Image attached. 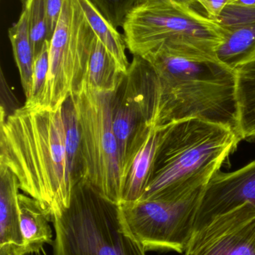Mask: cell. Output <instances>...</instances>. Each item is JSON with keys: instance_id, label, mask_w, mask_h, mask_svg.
<instances>
[{"instance_id": "obj_19", "label": "cell", "mask_w": 255, "mask_h": 255, "mask_svg": "<svg viewBox=\"0 0 255 255\" xmlns=\"http://www.w3.org/2000/svg\"><path fill=\"white\" fill-rule=\"evenodd\" d=\"M224 29V40L216 50V56L235 70L255 53V22Z\"/></svg>"}, {"instance_id": "obj_7", "label": "cell", "mask_w": 255, "mask_h": 255, "mask_svg": "<svg viewBox=\"0 0 255 255\" xmlns=\"http://www.w3.org/2000/svg\"><path fill=\"white\" fill-rule=\"evenodd\" d=\"M159 104L157 74L145 58L133 55L128 72L115 92L112 112L124 181L135 155L155 127Z\"/></svg>"}, {"instance_id": "obj_16", "label": "cell", "mask_w": 255, "mask_h": 255, "mask_svg": "<svg viewBox=\"0 0 255 255\" xmlns=\"http://www.w3.org/2000/svg\"><path fill=\"white\" fill-rule=\"evenodd\" d=\"M8 37L15 63L19 70L25 100H28L32 90L33 70L35 58L30 34L28 10L23 2L19 19L9 28Z\"/></svg>"}, {"instance_id": "obj_10", "label": "cell", "mask_w": 255, "mask_h": 255, "mask_svg": "<svg viewBox=\"0 0 255 255\" xmlns=\"http://www.w3.org/2000/svg\"><path fill=\"white\" fill-rule=\"evenodd\" d=\"M186 255H255V205L246 201L193 234Z\"/></svg>"}, {"instance_id": "obj_2", "label": "cell", "mask_w": 255, "mask_h": 255, "mask_svg": "<svg viewBox=\"0 0 255 255\" xmlns=\"http://www.w3.org/2000/svg\"><path fill=\"white\" fill-rule=\"evenodd\" d=\"M160 84L155 127L184 120H203L238 133L235 70L217 57L159 47L142 57Z\"/></svg>"}, {"instance_id": "obj_4", "label": "cell", "mask_w": 255, "mask_h": 255, "mask_svg": "<svg viewBox=\"0 0 255 255\" xmlns=\"http://www.w3.org/2000/svg\"><path fill=\"white\" fill-rule=\"evenodd\" d=\"M52 222L53 255H146L123 220L119 205L85 179L73 185L70 206Z\"/></svg>"}, {"instance_id": "obj_27", "label": "cell", "mask_w": 255, "mask_h": 255, "mask_svg": "<svg viewBox=\"0 0 255 255\" xmlns=\"http://www.w3.org/2000/svg\"><path fill=\"white\" fill-rule=\"evenodd\" d=\"M28 254L22 245L6 244L0 246V255H25Z\"/></svg>"}, {"instance_id": "obj_3", "label": "cell", "mask_w": 255, "mask_h": 255, "mask_svg": "<svg viewBox=\"0 0 255 255\" xmlns=\"http://www.w3.org/2000/svg\"><path fill=\"white\" fill-rule=\"evenodd\" d=\"M241 140L231 128L196 118L159 128L151 177L139 201L176 202L201 191Z\"/></svg>"}, {"instance_id": "obj_21", "label": "cell", "mask_w": 255, "mask_h": 255, "mask_svg": "<svg viewBox=\"0 0 255 255\" xmlns=\"http://www.w3.org/2000/svg\"><path fill=\"white\" fill-rule=\"evenodd\" d=\"M29 20L30 34L34 58L38 56L46 42H49L46 30V0H25Z\"/></svg>"}, {"instance_id": "obj_18", "label": "cell", "mask_w": 255, "mask_h": 255, "mask_svg": "<svg viewBox=\"0 0 255 255\" xmlns=\"http://www.w3.org/2000/svg\"><path fill=\"white\" fill-rule=\"evenodd\" d=\"M96 37L104 45L123 74L128 72L130 63L126 54L127 49L124 35L120 34L90 0H78Z\"/></svg>"}, {"instance_id": "obj_20", "label": "cell", "mask_w": 255, "mask_h": 255, "mask_svg": "<svg viewBox=\"0 0 255 255\" xmlns=\"http://www.w3.org/2000/svg\"><path fill=\"white\" fill-rule=\"evenodd\" d=\"M61 115L64 125V145L67 163L72 182L74 185L79 180L83 179V165L80 128L71 96L61 106Z\"/></svg>"}, {"instance_id": "obj_13", "label": "cell", "mask_w": 255, "mask_h": 255, "mask_svg": "<svg viewBox=\"0 0 255 255\" xmlns=\"http://www.w3.org/2000/svg\"><path fill=\"white\" fill-rule=\"evenodd\" d=\"M19 224L23 246L27 253H37L46 244H53L49 220L35 199L19 193L18 197Z\"/></svg>"}, {"instance_id": "obj_22", "label": "cell", "mask_w": 255, "mask_h": 255, "mask_svg": "<svg viewBox=\"0 0 255 255\" xmlns=\"http://www.w3.org/2000/svg\"><path fill=\"white\" fill-rule=\"evenodd\" d=\"M49 68V42H46L38 56L34 59L33 85L31 96L25 106L41 107Z\"/></svg>"}, {"instance_id": "obj_15", "label": "cell", "mask_w": 255, "mask_h": 255, "mask_svg": "<svg viewBox=\"0 0 255 255\" xmlns=\"http://www.w3.org/2000/svg\"><path fill=\"white\" fill-rule=\"evenodd\" d=\"M158 136L159 128L153 127L135 155L124 178L121 204L133 203L142 198L151 177Z\"/></svg>"}, {"instance_id": "obj_14", "label": "cell", "mask_w": 255, "mask_h": 255, "mask_svg": "<svg viewBox=\"0 0 255 255\" xmlns=\"http://www.w3.org/2000/svg\"><path fill=\"white\" fill-rule=\"evenodd\" d=\"M19 189L16 177L0 166V246L23 244L19 224Z\"/></svg>"}, {"instance_id": "obj_25", "label": "cell", "mask_w": 255, "mask_h": 255, "mask_svg": "<svg viewBox=\"0 0 255 255\" xmlns=\"http://www.w3.org/2000/svg\"><path fill=\"white\" fill-rule=\"evenodd\" d=\"M64 1V0H46V30L49 42L58 25Z\"/></svg>"}, {"instance_id": "obj_12", "label": "cell", "mask_w": 255, "mask_h": 255, "mask_svg": "<svg viewBox=\"0 0 255 255\" xmlns=\"http://www.w3.org/2000/svg\"><path fill=\"white\" fill-rule=\"evenodd\" d=\"M238 135L255 142V53L235 70Z\"/></svg>"}, {"instance_id": "obj_29", "label": "cell", "mask_w": 255, "mask_h": 255, "mask_svg": "<svg viewBox=\"0 0 255 255\" xmlns=\"http://www.w3.org/2000/svg\"><path fill=\"white\" fill-rule=\"evenodd\" d=\"M233 3L240 5L255 6V0H235Z\"/></svg>"}, {"instance_id": "obj_8", "label": "cell", "mask_w": 255, "mask_h": 255, "mask_svg": "<svg viewBox=\"0 0 255 255\" xmlns=\"http://www.w3.org/2000/svg\"><path fill=\"white\" fill-rule=\"evenodd\" d=\"M94 34L78 0H64L49 42V68L41 107L59 109L80 88Z\"/></svg>"}, {"instance_id": "obj_9", "label": "cell", "mask_w": 255, "mask_h": 255, "mask_svg": "<svg viewBox=\"0 0 255 255\" xmlns=\"http://www.w3.org/2000/svg\"><path fill=\"white\" fill-rule=\"evenodd\" d=\"M202 190L176 202L145 200L121 204L123 220L145 251L185 254L194 233Z\"/></svg>"}, {"instance_id": "obj_28", "label": "cell", "mask_w": 255, "mask_h": 255, "mask_svg": "<svg viewBox=\"0 0 255 255\" xmlns=\"http://www.w3.org/2000/svg\"><path fill=\"white\" fill-rule=\"evenodd\" d=\"M146 1H169V2L175 3V4H178V5L182 6V7H187V8L195 9V10L202 11L201 10V6L199 5V3L197 2L196 0H137V3L143 2ZM206 14V13H205Z\"/></svg>"}, {"instance_id": "obj_24", "label": "cell", "mask_w": 255, "mask_h": 255, "mask_svg": "<svg viewBox=\"0 0 255 255\" xmlns=\"http://www.w3.org/2000/svg\"><path fill=\"white\" fill-rule=\"evenodd\" d=\"M223 28H236L255 22V6L229 4L214 20Z\"/></svg>"}, {"instance_id": "obj_1", "label": "cell", "mask_w": 255, "mask_h": 255, "mask_svg": "<svg viewBox=\"0 0 255 255\" xmlns=\"http://www.w3.org/2000/svg\"><path fill=\"white\" fill-rule=\"evenodd\" d=\"M0 166L8 169L19 190L37 200L50 221L69 208L73 184L59 109L24 105L1 110Z\"/></svg>"}, {"instance_id": "obj_5", "label": "cell", "mask_w": 255, "mask_h": 255, "mask_svg": "<svg viewBox=\"0 0 255 255\" xmlns=\"http://www.w3.org/2000/svg\"><path fill=\"white\" fill-rule=\"evenodd\" d=\"M127 49L142 57L159 47L216 56L225 29L205 13L166 1L138 3L124 25Z\"/></svg>"}, {"instance_id": "obj_11", "label": "cell", "mask_w": 255, "mask_h": 255, "mask_svg": "<svg viewBox=\"0 0 255 255\" xmlns=\"http://www.w3.org/2000/svg\"><path fill=\"white\" fill-rule=\"evenodd\" d=\"M246 201L255 205V160L235 172L220 171L207 184L201 193L194 233Z\"/></svg>"}, {"instance_id": "obj_17", "label": "cell", "mask_w": 255, "mask_h": 255, "mask_svg": "<svg viewBox=\"0 0 255 255\" xmlns=\"http://www.w3.org/2000/svg\"><path fill=\"white\" fill-rule=\"evenodd\" d=\"M124 75L104 45L94 37L84 82L102 92H115Z\"/></svg>"}, {"instance_id": "obj_23", "label": "cell", "mask_w": 255, "mask_h": 255, "mask_svg": "<svg viewBox=\"0 0 255 255\" xmlns=\"http://www.w3.org/2000/svg\"><path fill=\"white\" fill-rule=\"evenodd\" d=\"M99 11L115 28L122 27L137 0H90Z\"/></svg>"}, {"instance_id": "obj_26", "label": "cell", "mask_w": 255, "mask_h": 255, "mask_svg": "<svg viewBox=\"0 0 255 255\" xmlns=\"http://www.w3.org/2000/svg\"><path fill=\"white\" fill-rule=\"evenodd\" d=\"M199 5L202 7L207 16L215 20L225 7L233 3L235 0H196Z\"/></svg>"}, {"instance_id": "obj_6", "label": "cell", "mask_w": 255, "mask_h": 255, "mask_svg": "<svg viewBox=\"0 0 255 255\" xmlns=\"http://www.w3.org/2000/svg\"><path fill=\"white\" fill-rule=\"evenodd\" d=\"M114 95L115 92L97 91L83 81L71 97L80 128L82 178L120 205L124 180L112 124Z\"/></svg>"}]
</instances>
